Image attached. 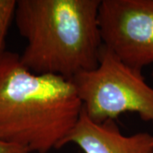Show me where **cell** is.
<instances>
[{
    "label": "cell",
    "mask_w": 153,
    "mask_h": 153,
    "mask_svg": "<svg viewBox=\"0 0 153 153\" xmlns=\"http://www.w3.org/2000/svg\"><path fill=\"white\" fill-rule=\"evenodd\" d=\"M152 74H153V72H152Z\"/></svg>",
    "instance_id": "obj_8"
},
{
    "label": "cell",
    "mask_w": 153,
    "mask_h": 153,
    "mask_svg": "<svg viewBox=\"0 0 153 153\" xmlns=\"http://www.w3.org/2000/svg\"><path fill=\"white\" fill-rule=\"evenodd\" d=\"M0 153H29L25 149L18 146L0 140Z\"/></svg>",
    "instance_id": "obj_7"
},
{
    "label": "cell",
    "mask_w": 153,
    "mask_h": 153,
    "mask_svg": "<svg viewBox=\"0 0 153 153\" xmlns=\"http://www.w3.org/2000/svg\"><path fill=\"white\" fill-rule=\"evenodd\" d=\"M99 25L103 46L128 66L153 65V0H101Z\"/></svg>",
    "instance_id": "obj_4"
},
{
    "label": "cell",
    "mask_w": 153,
    "mask_h": 153,
    "mask_svg": "<svg viewBox=\"0 0 153 153\" xmlns=\"http://www.w3.org/2000/svg\"><path fill=\"white\" fill-rule=\"evenodd\" d=\"M16 0H0V60L6 53V38L15 21Z\"/></svg>",
    "instance_id": "obj_6"
},
{
    "label": "cell",
    "mask_w": 153,
    "mask_h": 153,
    "mask_svg": "<svg viewBox=\"0 0 153 153\" xmlns=\"http://www.w3.org/2000/svg\"><path fill=\"white\" fill-rule=\"evenodd\" d=\"M101 0H16L15 23L26 47L20 59L37 74L71 80L98 66Z\"/></svg>",
    "instance_id": "obj_2"
},
{
    "label": "cell",
    "mask_w": 153,
    "mask_h": 153,
    "mask_svg": "<svg viewBox=\"0 0 153 153\" xmlns=\"http://www.w3.org/2000/svg\"><path fill=\"white\" fill-rule=\"evenodd\" d=\"M82 111L96 123L137 113L153 124V87L141 71L128 66L103 46L98 66L71 79Z\"/></svg>",
    "instance_id": "obj_3"
},
{
    "label": "cell",
    "mask_w": 153,
    "mask_h": 153,
    "mask_svg": "<svg viewBox=\"0 0 153 153\" xmlns=\"http://www.w3.org/2000/svg\"><path fill=\"white\" fill-rule=\"evenodd\" d=\"M82 110L71 80L34 73L20 55L6 51L0 60V140L48 153L66 146Z\"/></svg>",
    "instance_id": "obj_1"
},
{
    "label": "cell",
    "mask_w": 153,
    "mask_h": 153,
    "mask_svg": "<svg viewBox=\"0 0 153 153\" xmlns=\"http://www.w3.org/2000/svg\"><path fill=\"white\" fill-rule=\"evenodd\" d=\"M75 144L83 153H153V135L140 132L125 135L115 121L96 123L82 110L66 145Z\"/></svg>",
    "instance_id": "obj_5"
}]
</instances>
